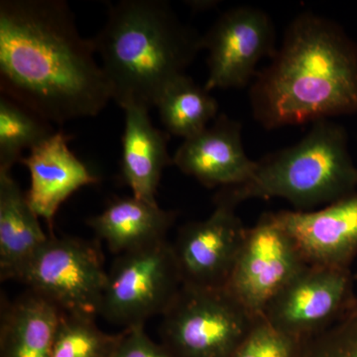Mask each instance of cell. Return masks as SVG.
<instances>
[{
  "label": "cell",
  "mask_w": 357,
  "mask_h": 357,
  "mask_svg": "<svg viewBox=\"0 0 357 357\" xmlns=\"http://www.w3.org/2000/svg\"><path fill=\"white\" fill-rule=\"evenodd\" d=\"M351 269L307 266L263 314L280 332L305 340L342 321L356 298Z\"/></svg>",
  "instance_id": "obj_10"
},
{
  "label": "cell",
  "mask_w": 357,
  "mask_h": 357,
  "mask_svg": "<svg viewBox=\"0 0 357 357\" xmlns=\"http://www.w3.org/2000/svg\"><path fill=\"white\" fill-rule=\"evenodd\" d=\"M357 190V167L349 152V135L332 119L312 123L293 146L257 161L248 182L223 188L217 196L238 206L252 199H286L296 211H312Z\"/></svg>",
  "instance_id": "obj_4"
},
{
  "label": "cell",
  "mask_w": 357,
  "mask_h": 357,
  "mask_svg": "<svg viewBox=\"0 0 357 357\" xmlns=\"http://www.w3.org/2000/svg\"><path fill=\"white\" fill-rule=\"evenodd\" d=\"M63 312L27 289L13 302L1 300L0 357H51Z\"/></svg>",
  "instance_id": "obj_17"
},
{
  "label": "cell",
  "mask_w": 357,
  "mask_h": 357,
  "mask_svg": "<svg viewBox=\"0 0 357 357\" xmlns=\"http://www.w3.org/2000/svg\"><path fill=\"white\" fill-rule=\"evenodd\" d=\"M241 130V122L218 114L211 126L183 141L174 154V165L208 189L244 184L257 161L246 154Z\"/></svg>",
  "instance_id": "obj_13"
},
{
  "label": "cell",
  "mask_w": 357,
  "mask_h": 357,
  "mask_svg": "<svg viewBox=\"0 0 357 357\" xmlns=\"http://www.w3.org/2000/svg\"><path fill=\"white\" fill-rule=\"evenodd\" d=\"M0 89L52 124L96 116L112 100L93 40L63 0L0 1Z\"/></svg>",
  "instance_id": "obj_1"
},
{
  "label": "cell",
  "mask_w": 357,
  "mask_h": 357,
  "mask_svg": "<svg viewBox=\"0 0 357 357\" xmlns=\"http://www.w3.org/2000/svg\"><path fill=\"white\" fill-rule=\"evenodd\" d=\"M267 130L357 114V43L335 21L300 14L249 91Z\"/></svg>",
  "instance_id": "obj_2"
},
{
  "label": "cell",
  "mask_w": 357,
  "mask_h": 357,
  "mask_svg": "<svg viewBox=\"0 0 357 357\" xmlns=\"http://www.w3.org/2000/svg\"><path fill=\"white\" fill-rule=\"evenodd\" d=\"M182 285L168 241L117 255L107 272L98 316L123 330L145 326L163 316Z\"/></svg>",
  "instance_id": "obj_7"
},
{
  "label": "cell",
  "mask_w": 357,
  "mask_h": 357,
  "mask_svg": "<svg viewBox=\"0 0 357 357\" xmlns=\"http://www.w3.org/2000/svg\"><path fill=\"white\" fill-rule=\"evenodd\" d=\"M295 357H357V317L303 340Z\"/></svg>",
  "instance_id": "obj_23"
},
{
  "label": "cell",
  "mask_w": 357,
  "mask_h": 357,
  "mask_svg": "<svg viewBox=\"0 0 357 357\" xmlns=\"http://www.w3.org/2000/svg\"><path fill=\"white\" fill-rule=\"evenodd\" d=\"M13 173L0 171V278L15 280L49 236Z\"/></svg>",
  "instance_id": "obj_18"
},
{
  "label": "cell",
  "mask_w": 357,
  "mask_h": 357,
  "mask_svg": "<svg viewBox=\"0 0 357 357\" xmlns=\"http://www.w3.org/2000/svg\"><path fill=\"white\" fill-rule=\"evenodd\" d=\"M121 333L100 330L95 317L63 312L51 357H114Z\"/></svg>",
  "instance_id": "obj_21"
},
{
  "label": "cell",
  "mask_w": 357,
  "mask_h": 357,
  "mask_svg": "<svg viewBox=\"0 0 357 357\" xmlns=\"http://www.w3.org/2000/svg\"><path fill=\"white\" fill-rule=\"evenodd\" d=\"M69 140L63 130L56 131L20 161L29 171L31 181L26 192L28 202L50 229L59 208L73 194L100 182V178L70 150Z\"/></svg>",
  "instance_id": "obj_14"
},
{
  "label": "cell",
  "mask_w": 357,
  "mask_h": 357,
  "mask_svg": "<svg viewBox=\"0 0 357 357\" xmlns=\"http://www.w3.org/2000/svg\"><path fill=\"white\" fill-rule=\"evenodd\" d=\"M302 342L277 330L262 317L230 357H295Z\"/></svg>",
  "instance_id": "obj_22"
},
{
  "label": "cell",
  "mask_w": 357,
  "mask_h": 357,
  "mask_svg": "<svg viewBox=\"0 0 357 357\" xmlns=\"http://www.w3.org/2000/svg\"><path fill=\"white\" fill-rule=\"evenodd\" d=\"M256 319L225 288L183 284L162 316L161 344L175 357H230Z\"/></svg>",
  "instance_id": "obj_5"
},
{
  "label": "cell",
  "mask_w": 357,
  "mask_h": 357,
  "mask_svg": "<svg viewBox=\"0 0 357 357\" xmlns=\"http://www.w3.org/2000/svg\"><path fill=\"white\" fill-rule=\"evenodd\" d=\"M155 107L167 132L184 140L202 132L218 116L217 100L187 74L167 86Z\"/></svg>",
  "instance_id": "obj_19"
},
{
  "label": "cell",
  "mask_w": 357,
  "mask_h": 357,
  "mask_svg": "<svg viewBox=\"0 0 357 357\" xmlns=\"http://www.w3.org/2000/svg\"><path fill=\"white\" fill-rule=\"evenodd\" d=\"M175 220L174 211L131 196L112 199L86 225L98 241L107 243L110 252L121 255L166 241Z\"/></svg>",
  "instance_id": "obj_16"
},
{
  "label": "cell",
  "mask_w": 357,
  "mask_h": 357,
  "mask_svg": "<svg viewBox=\"0 0 357 357\" xmlns=\"http://www.w3.org/2000/svg\"><path fill=\"white\" fill-rule=\"evenodd\" d=\"M307 266L273 213H266L246 229L225 289L251 316L262 318L274 298Z\"/></svg>",
  "instance_id": "obj_8"
},
{
  "label": "cell",
  "mask_w": 357,
  "mask_h": 357,
  "mask_svg": "<svg viewBox=\"0 0 357 357\" xmlns=\"http://www.w3.org/2000/svg\"><path fill=\"white\" fill-rule=\"evenodd\" d=\"M272 213L307 265L351 269L357 256V190L319 210Z\"/></svg>",
  "instance_id": "obj_12"
},
{
  "label": "cell",
  "mask_w": 357,
  "mask_h": 357,
  "mask_svg": "<svg viewBox=\"0 0 357 357\" xmlns=\"http://www.w3.org/2000/svg\"><path fill=\"white\" fill-rule=\"evenodd\" d=\"M107 272L100 241L49 236L16 276L66 314H100Z\"/></svg>",
  "instance_id": "obj_6"
},
{
  "label": "cell",
  "mask_w": 357,
  "mask_h": 357,
  "mask_svg": "<svg viewBox=\"0 0 357 357\" xmlns=\"http://www.w3.org/2000/svg\"><path fill=\"white\" fill-rule=\"evenodd\" d=\"M208 51L206 91L239 89L257 75L262 59L273 57L276 32L273 21L261 9L238 6L225 11L202 36Z\"/></svg>",
  "instance_id": "obj_9"
},
{
  "label": "cell",
  "mask_w": 357,
  "mask_h": 357,
  "mask_svg": "<svg viewBox=\"0 0 357 357\" xmlns=\"http://www.w3.org/2000/svg\"><path fill=\"white\" fill-rule=\"evenodd\" d=\"M352 317H357V295L356 298H354V300L352 301L351 305L349 306V310H347L344 319L352 318Z\"/></svg>",
  "instance_id": "obj_25"
},
{
  "label": "cell",
  "mask_w": 357,
  "mask_h": 357,
  "mask_svg": "<svg viewBox=\"0 0 357 357\" xmlns=\"http://www.w3.org/2000/svg\"><path fill=\"white\" fill-rule=\"evenodd\" d=\"M122 109V181L130 188L132 196L156 204L162 174L173 164V157L168 153L169 134L155 128L147 107L129 103Z\"/></svg>",
  "instance_id": "obj_15"
},
{
  "label": "cell",
  "mask_w": 357,
  "mask_h": 357,
  "mask_svg": "<svg viewBox=\"0 0 357 357\" xmlns=\"http://www.w3.org/2000/svg\"><path fill=\"white\" fill-rule=\"evenodd\" d=\"M354 280L357 281V273L354 274Z\"/></svg>",
  "instance_id": "obj_26"
},
{
  "label": "cell",
  "mask_w": 357,
  "mask_h": 357,
  "mask_svg": "<svg viewBox=\"0 0 357 357\" xmlns=\"http://www.w3.org/2000/svg\"><path fill=\"white\" fill-rule=\"evenodd\" d=\"M114 357H175L145 332V326L124 328Z\"/></svg>",
  "instance_id": "obj_24"
},
{
  "label": "cell",
  "mask_w": 357,
  "mask_h": 357,
  "mask_svg": "<svg viewBox=\"0 0 357 357\" xmlns=\"http://www.w3.org/2000/svg\"><path fill=\"white\" fill-rule=\"evenodd\" d=\"M96 54L119 107H156L167 86L185 75L202 36L161 0L110 4L107 21L93 38Z\"/></svg>",
  "instance_id": "obj_3"
},
{
  "label": "cell",
  "mask_w": 357,
  "mask_h": 357,
  "mask_svg": "<svg viewBox=\"0 0 357 357\" xmlns=\"http://www.w3.org/2000/svg\"><path fill=\"white\" fill-rule=\"evenodd\" d=\"M215 210L206 220L185 223L172 243L184 285L225 288L246 229L236 206L215 196Z\"/></svg>",
  "instance_id": "obj_11"
},
{
  "label": "cell",
  "mask_w": 357,
  "mask_h": 357,
  "mask_svg": "<svg viewBox=\"0 0 357 357\" xmlns=\"http://www.w3.org/2000/svg\"><path fill=\"white\" fill-rule=\"evenodd\" d=\"M56 132L50 122L15 100L0 96V171H13L25 151L48 139Z\"/></svg>",
  "instance_id": "obj_20"
}]
</instances>
